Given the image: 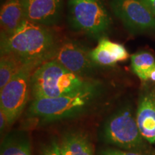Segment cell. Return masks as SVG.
Masks as SVG:
<instances>
[{
  "label": "cell",
  "mask_w": 155,
  "mask_h": 155,
  "mask_svg": "<svg viewBox=\"0 0 155 155\" xmlns=\"http://www.w3.org/2000/svg\"><path fill=\"white\" fill-rule=\"evenodd\" d=\"M50 28L26 19L12 35L0 40L1 55H12L35 68L53 60L61 42Z\"/></svg>",
  "instance_id": "1"
},
{
  "label": "cell",
  "mask_w": 155,
  "mask_h": 155,
  "mask_svg": "<svg viewBox=\"0 0 155 155\" xmlns=\"http://www.w3.org/2000/svg\"><path fill=\"white\" fill-rule=\"evenodd\" d=\"M101 91L99 83L73 94L55 98L32 99L28 115L42 122H51L76 117L90 109Z\"/></svg>",
  "instance_id": "2"
},
{
  "label": "cell",
  "mask_w": 155,
  "mask_h": 155,
  "mask_svg": "<svg viewBox=\"0 0 155 155\" xmlns=\"http://www.w3.org/2000/svg\"><path fill=\"white\" fill-rule=\"evenodd\" d=\"M94 82L71 72L55 60H50L32 73L31 95L32 99L55 98L79 91Z\"/></svg>",
  "instance_id": "3"
},
{
  "label": "cell",
  "mask_w": 155,
  "mask_h": 155,
  "mask_svg": "<svg viewBox=\"0 0 155 155\" xmlns=\"http://www.w3.org/2000/svg\"><path fill=\"white\" fill-rule=\"evenodd\" d=\"M106 144L127 152L155 155V151L144 139L136 118L129 108H122L110 116L101 133Z\"/></svg>",
  "instance_id": "4"
},
{
  "label": "cell",
  "mask_w": 155,
  "mask_h": 155,
  "mask_svg": "<svg viewBox=\"0 0 155 155\" xmlns=\"http://www.w3.org/2000/svg\"><path fill=\"white\" fill-rule=\"evenodd\" d=\"M71 28L99 40L111 30L112 19L103 0H68Z\"/></svg>",
  "instance_id": "5"
},
{
  "label": "cell",
  "mask_w": 155,
  "mask_h": 155,
  "mask_svg": "<svg viewBox=\"0 0 155 155\" xmlns=\"http://www.w3.org/2000/svg\"><path fill=\"white\" fill-rule=\"evenodd\" d=\"M36 68L25 65L6 84L0 92V111L12 124L25 110L31 94V77Z\"/></svg>",
  "instance_id": "6"
},
{
  "label": "cell",
  "mask_w": 155,
  "mask_h": 155,
  "mask_svg": "<svg viewBox=\"0 0 155 155\" xmlns=\"http://www.w3.org/2000/svg\"><path fill=\"white\" fill-rule=\"evenodd\" d=\"M114 15L132 35H155V15L141 0H110Z\"/></svg>",
  "instance_id": "7"
},
{
  "label": "cell",
  "mask_w": 155,
  "mask_h": 155,
  "mask_svg": "<svg viewBox=\"0 0 155 155\" xmlns=\"http://www.w3.org/2000/svg\"><path fill=\"white\" fill-rule=\"evenodd\" d=\"M54 60L65 68L86 78L95 73L98 65L91 57V50L74 40L60 42Z\"/></svg>",
  "instance_id": "8"
},
{
  "label": "cell",
  "mask_w": 155,
  "mask_h": 155,
  "mask_svg": "<svg viewBox=\"0 0 155 155\" xmlns=\"http://www.w3.org/2000/svg\"><path fill=\"white\" fill-rule=\"evenodd\" d=\"M27 19L47 27L59 23L63 12V0H23Z\"/></svg>",
  "instance_id": "9"
},
{
  "label": "cell",
  "mask_w": 155,
  "mask_h": 155,
  "mask_svg": "<svg viewBox=\"0 0 155 155\" xmlns=\"http://www.w3.org/2000/svg\"><path fill=\"white\" fill-rule=\"evenodd\" d=\"M136 120L144 139L149 144H155V87L141 94Z\"/></svg>",
  "instance_id": "10"
},
{
  "label": "cell",
  "mask_w": 155,
  "mask_h": 155,
  "mask_svg": "<svg viewBox=\"0 0 155 155\" xmlns=\"http://www.w3.org/2000/svg\"><path fill=\"white\" fill-rule=\"evenodd\" d=\"M26 19L23 0H6L0 12V40L12 35Z\"/></svg>",
  "instance_id": "11"
},
{
  "label": "cell",
  "mask_w": 155,
  "mask_h": 155,
  "mask_svg": "<svg viewBox=\"0 0 155 155\" xmlns=\"http://www.w3.org/2000/svg\"><path fill=\"white\" fill-rule=\"evenodd\" d=\"M91 57L98 66H113L127 61L129 54L123 45L103 38L98 40L96 47L91 50Z\"/></svg>",
  "instance_id": "12"
},
{
  "label": "cell",
  "mask_w": 155,
  "mask_h": 155,
  "mask_svg": "<svg viewBox=\"0 0 155 155\" xmlns=\"http://www.w3.org/2000/svg\"><path fill=\"white\" fill-rule=\"evenodd\" d=\"M60 147L62 155H94L91 144L81 133L66 134L62 139Z\"/></svg>",
  "instance_id": "13"
},
{
  "label": "cell",
  "mask_w": 155,
  "mask_h": 155,
  "mask_svg": "<svg viewBox=\"0 0 155 155\" xmlns=\"http://www.w3.org/2000/svg\"><path fill=\"white\" fill-rule=\"evenodd\" d=\"M0 155H32L28 135L22 131H12L2 141Z\"/></svg>",
  "instance_id": "14"
},
{
  "label": "cell",
  "mask_w": 155,
  "mask_h": 155,
  "mask_svg": "<svg viewBox=\"0 0 155 155\" xmlns=\"http://www.w3.org/2000/svg\"><path fill=\"white\" fill-rule=\"evenodd\" d=\"M131 65L134 73L139 78L141 81H147L155 68V58L149 52H139L131 56Z\"/></svg>",
  "instance_id": "15"
},
{
  "label": "cell",
  "mask_w": 155,
  "mask_h": 155,
  "mask_svg": "<svg viewBox=\"0 0 155 155\" xmlns=\"http://www.w3.org/2000/svg\"><path fill=\"white\" fill-rule=\"evenodd\" d=\"M25 65L15 56L4 54L0 58V89L3 88L12 78Z\"/></svg>",
  "instance_id": "16"
},
{
  "label": "cell",
  "mask_w": 155,
  "mask_h": 155,
  "mask_svg": "<svg viewBox=\"0 0 155 155\" xmlns=\"http://www.w3.org/2000/svg\"><path fill=\"white\" fill-rule=\"evenodd\" d=\"M40 155H62L60 144L55 139H53L43 147Z\"/></svg>",
  "instance_id": "17"
},
{
  "label": "cell",
  "mask_w": 155,
  "mask_h": 155,
  "mask_svg": "<svg viewBox=\"0 0 155 155\" xmlns=\"http://www.w3.org/2000/svg\"><path fill=\"white\" fill-rule=\"evenodd\" d=\"M98 155H147L139 154V153L127 152V151H124L114 148L102 149L98 152Z\"/></svg>",
  "instance_id": "18"
},
{
  "label": "cell",
  "mask_w": 155,
  "mask_h": 155,
  "mask_svg": "<svg viewBox=\"0 0 155 155\" xmlns=\"http://www.w3.org/2000/svg\"><path fill=\"white\" fill-rule=\"evenodd\" d=\"M7 127H8V123H7L5 114L3 113V111H0V130H1L2 133L3 132Z\"/></svg>",
  "instance_id": "19"
},
{
  "label": "cell",
  "mask_w": 155,
  "mask_h": 155,
  "mask_svg": "<svg viewBox=\"0 0 155 155\" xmlns=\"http://www.w3.org/2000/svg\"><path fill=\"white\" fill-rule=\"evenodd\" d=\"M155 15V0H141Z\"/></svg>",
  "instance_id": "20"
},
{
  "label": "cell",
  "mask_w": 155,
  "mask_h": 155,
  "mask_svg": "<svg viewBox=\"0 0 155 155\" xmlns=\"http://www.w3.org/2000/svg\"><path fill=\"white\" fill-rule=\"evenodd\" d=\"M149 81H154V82L155 81V68L152 70V71L150 73V78H149Z\"/></svg>",
  "instance_id": "21"
}]
</instances>
